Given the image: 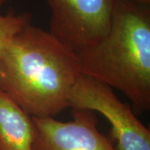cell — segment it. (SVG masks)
Returning a JSON list of instances; mask_svg holds the SVG:
<instances>
[{"label": "cell", "mask_w": 150, "mask_h": 150, "mask_svg": "<svg viewBox=\"0 0 150 150\" xmlns=\"http://www.w3.org/2000/svg\"><path fill=\"white\" fill-rule=\"evenodd\" d=\"M81 74L74 50L32 23L0 56V92L35 118H54L69 108L70 91Z\"/></svg>", "instance_id": "1"}, {"label": "cell", "mask_w": 150, "mask_h": 150, "mask_svg": "<svg viewBox=\"0 0 150 150\" xmlns=\"http://www.w3.org/2000/svg\"><path fill=\"white\" fill-rule=\"evenodd\" d=\"M81 74L121 92L134 113L150 108V5L118 0L107 35L77 53Z\"/></svg>", "instance_id": "2"}, {"label": "cell", "mask_w": 150, "mask_h": 150, "mask_svg": "<svg viewBox=\"0 0 150 150\" xmlns=\"http://www.w3.org/2000/svg\"><path fill=\"white\" fill-rule=\"evenodd\" d=\"M69 108L103 115L110 123V134L116 141L117 150H150L149 129L107 84L81 74L70 91Z\"/></svg>", "instance_id": "3"}, {"label": "cell", "mask_w": 150, "mask_h": 150, "mask_svg": "<svg viewBox=\"0 0 150 150\" xmlns=\"http://www.w3.org/2000/svg\"><path fill=\"white\" fill-rule=\"evenodd\" d=\"M118 0H48L49 32L76 53L107 35Z\"/></svg>", "instance_id": "4"}, {"label": "cell", "mask_w": 150, "mask_h": 150, "mask_svg": "<svg viewBox=\"0 0 150 150\" xmlns=\"http://www.w3.org/2000/svg\"><path fill=\"white\" fill-rule=\"evenodd\" d=\"M36 128L33 150H117L98 129L96 112L72 109V120L32 117Z\"/></svg>", "instance_id": "5"}, {"label": "cell", "mask_w": 150, "mask_h": 150, "mask_svg": "<svg viewBox=\"0 0 150 150\" xmlns=\"http://www.w3.org/2000/svg\"><path fill=\"white\" fill-rule=\"evenodd\" d=\"M35 136L32 116L0 92V150H33Z\"/></svg>", "instance_id": "6"}, {"label": "cell", "mask_w": 150, "mask_h": 150, "mask_svg": "<svg viewBox=\"0 0 150 150\" xmlns=\"http://www.w3.org/2000/svg\"><path fill=\"white\" fill-rule=\"evenodd\" d=\"M7 0H0V56L13 38L28 23H32V16L28 13L17 14L10 11L7 14L1 13V8Z\"/></svg>", "instance_id": "7"}, {"label": "cell", "mask_w": 150, "mask_h": 150, "mask_svg": "<svg viewBox=\"0 0 150 150\" xmlns=\"http://www.w3.org/2000/svg\"><path fill=\"white\" fill-rule=\"evenodd\" d=\"M131 1H134V2H136V3H139V4L150 5V0H131Z\"/></svg>", "instance_id": "8"}]
</instances>
